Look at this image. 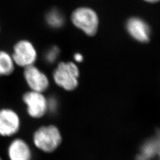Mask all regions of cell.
Instances as JSON below:
<instances>
[{
  "instance_id": "cell-1",
  "label": "cell",
  "mask_w": 160,
  "mask_h": 160,
  "mask_svg": "<svg viewBox=\"0 0 160 160\" xmlns=\"http://www.w3.org/2000/svg\"><path fill=\"white\" fill-rule=\"evenodd\" d=\"M61 133L57 127L49 125L41 126L34 132L33 142L35 147L45 153H52L62 143Z\"/></svg>"
},
{
  "instance_id": "cell-2",
  "label": "cell",
  "mask_w": 160,
  "mask_h": 160,
  "mask_svg": "<svg viewBox=\"0 0 160 160\" xmlns=\"http://www.w3.org/2000/svg\"><path fill=\"white\" fill-rule=\"evenodd\" d=\"M79 69L73 62H60L55 69L53 78L56 84L67 91L75 89L78 84Z\"/></svg>"
},
{
  "instance_id": "cell-3",
  "label": "cell",
  "mask_w": 160,
  "mask_h": 160,
  "mask_svg": "<svg viewBox=\"0 0 160 160\" xmlns=\"http://www.w3.org/2000/svg\"><path fill=\"white\" fill-rule=\"evenodd\" d=\"M71 21L75 26L88 36L97 33L98 18L97 13L89 7H81L75 9L71 14Z\"/></svg>"
},
{
  "instance_id": "cell-4",
  "label": "cell",
  "mask_w": 160,
  "mask_h": 160,
  "mask_svg": "<svg viewBox=\"0 0 160 160\" xmlns=\"http://www.w3.org/2000/svg\"><path fill=\"white\" fill-rule=\"evenodd\" d=\"M12 58L14 63L26 68L34 65L37 58V53L31 42L28 40H20L14 47Z\"/></svg>"
},
{
  "instance_id": "cell-5",
  "label": "cell",
  "mask_w": 160,
  "mask_h": 160,
  "mask_svg": "<svg viewBox=\"0 0 160 160\" xmlns=\"http://www.w3.org/2000/svg\"><path fill=\"white\" fill-rule=\"evenodd\" d=\"M23 100L27 106L28 114L33 118L43 117L48 110V101L42 92H28L23 95Z\"/></svg>"
},
{
  "instance_id": "cell-6",
  "label": "cell",
  "mask_w": 160,
  "mask_h": 160,
  "mask_svg": "<svg viewBox=\"0 0 160 160\" xmlns=\"http://www.w3.org/2000/svg\"><path fill=\"white\" fill-rule=\"evenodd\" d=\"M20 128V119L16 112L12 109L0 110V135L10 137L16 135Z\"/></svg>"
},
{
  "instance_id": "cell-7",
  "label": "cell",
  "mask_w": 160,
  "mask_h": 160,
  "mask_svg": "<svg viewBox=\"0 0 160 160\" xmlns=\"http://www.w3.org/2000/svg\"><path fill=\"white\" fill-rule=\"evenodd\" d=\"M24 77L32 91L43 92L49 87L47 76L34 65L24 68Z\"/></svg>"
},
{
  "instance_id": "cell-8",
  "label": "cell",
  "mask_w": 160,
  "mask_h": 160,
  "mask_svg": "<svg viewBox=\"0 0 160 160\" xmlns=\"http://www.w3.org/2000/svg\"><path fill=\"white\" fill-rule=\"evenodd\" d=\"M126 29L132 37L139 42H147L150 38L149 26L142 19L132 17L126 23Z\"/></svg>"
},
{
  "instance_id": "cell-9",
  "label": "cell",
  "mask_w": 160,
  "mask_h": 160,
  "mask_svg": "<svg viewBox=\"0 0 160 160\" xmlns=\"http://www.w3.org/2000/svg\"><path fill=\"white\" fill-rule=\"evenodd\" d=\"M10 160H32V151L24 139L16 138L9 144L7 149Z\"/></svg>"
},
{
  "instance_id": "cell-10",
  "label": "cell",
  "mask_w": 160,
  "mask_h": 160,
  "mask_svg": "<svg viewBox=\"0 0 160 160\" xmlns=\"http://www.w3.org/2000/svg\"><path fill=\"white\" fill-rule=\"evenodd\" d=\"M14 69V62L8 53L0 51V76L8 75L12 73Z\"/></svg>"
},
{
  "instance_id": "cell-11",
  "label": "cell",
  "mask_w": 160,
  "mask_h": 160,
  "mask_svg": "<svg viewBox=\"0 0 160 160\" xmlns=\"http://www.w3.org/2000/svg\"><path fill=\"white\" fill-rule=\"evenodd\" d=\"M48 24L53 28H59L64 24V18L62 14L58 10H54L49 12L46 16Z\"/></svg>"
},
{
  "instance_id": "cell-12",
  "label": "cell",
  "mask_w": 160,
  "mask_h": 160,
  "mask_svg": "<svg viewBox=\"0 0 160 160\" xmlns=\"http://www.w3.org/2000/svg\"><path fill=\"white\" fill-rule=\"evenodd\" d=\"M59 53V49L56 46H53V48L49 49V51L46 52L45 55V59L47 62L49 63H53L56 61Z\"/></svg>"
},
{
  "instance_id": "cell-13",
  "label": "cell",
  "mask_w": 160,
  "mask_h": 160,
  "mask_svg": "<svg viewBox=\"0 0 160 160\" xmlns=\"http://www.w3.org/2000/svg\"><path fill=\"white\" fill-rule=\"evenodd\" d=\"M74 59L77 62H81L82 61L83 57H82V56L80 53H77V54H75L74 55Z\"/></svg>"
},
{
  "instance_id": "cell-14",
  "label": "cell",
  "mask_w": 160,
  "mask_h": 160,
  "mask_svg": "<svg viewBox=\"0 0 160 160\" xmlns=\"http://www.w3.org/2000/svg\"><path fill=\"white\" fill-rule=\"evenodd\" d=\"M144 1L148 2V3H151V4H155L157 2H160V0H143Z\"/></svg>"
},
{
  "instance_id": "cell-15",
  "label": "cell",
  "mask_w": 160,
  "mask_h": 160,
  "mask_svg": "<svg viewBox=\"0 0 160 160\" xmlns=\"http://www.w3.org/2000/svg\"><path fill=\"white\" fill-rule=\"evenodd\" d=\"M0 160H2V159L1 157H0Z\"/></svg>"
}]
</instances>
